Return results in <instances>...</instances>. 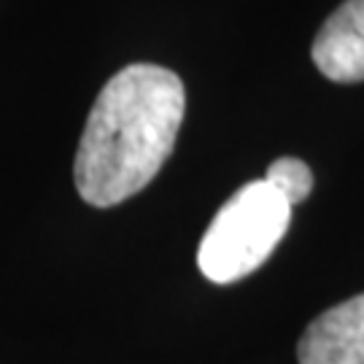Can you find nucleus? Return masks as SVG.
I'll return each mask as SVG.
<instances>
[{"instance_id":"obj_4","label":"nucleus","mask_w":364,"mask_h":364,"mask_svg":"<svg viewBox=\"0 0 364 364\" xmlns=\"http://www.w3.org/2000/svg\"><path fill=\"white\" fill-rule=\"evenodd\" d=\"M311 57L329 81H364V0H346L329 14L313 41Z\"/></svg>"},{"instance_id":"obj_2","label":"nucleus","mask_w":364,"mask_h":364,"mask_svg":"<svg viewBox=\"0 0 364 364\" xmlns=\"http://www.w3.org/2000/svg\"><path fill=\"white\" fill-rule=\"evenodd\" d=\"M291 205L270 183L240 186L213 216L197 251V267L213 284H235L251 275L287 235Z\"/></svg>"},{"instance_id":"obj_1","label":"nucleus","mask_w":364,"mask_h":364,"mask_svg":"<svg viewBox=\"0 0 364 364\" xmlns=\"http://www.w3.org/2000/svg\"><path fill=\"white\" fill-rule=\"evenodd\" d=\"M186 114L173 70L132 63L95 97L78 141L73 181L84 203L111 208L138 195L170 156Z\"/></svg>"},{"instance_id":"obj_3","label":"nucleus","mask_w":364,"mask_h":364,"mask_svg":"<svg viewBox=\"0 0 364 364\" xmlns=\"http://www.w3.org/2000/svg\"><path fill=\"white\" fill-rule=\"evenodd\" d=\"M299 364H364V294L313 318L297 346Z\"/></svg>"},{"instance_id":"obj_5","label":"nucleus","mask_w":364,"mask_h":364,"mask_svg":"<svg viewBox=\"0 0 364 364\" xmlns=\"http://www.w3.org/2000/svg\"><path fill=\"white\" fill-rule=\"evenodd\" d=\"M264 181L270 183L275 192L294 208L297 203H302L305 197L311 195L313 173L302 159H297V156H281V159H275L273 165L267 168Z\"/></svg>"}]
</instances>
